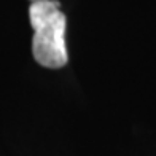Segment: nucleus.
I'll return each instance as SVG.
<instances>
[{
  "label": "nucleus",
  "instance_id": "obj_2",
  "mask_svg": "<svg viewBox=\"0 0 156 156\" xmlns=\"http://www.w3.org/2000/svg\"><path fill=\"white\" fill-rule=\"evenodd\" d=\"M34 2H37V0H34Z\"/></svg>",
  "mask_w": 156,
  "mask_h": 156
},
{
  "label": "nucleus",
  "instance_id": "obj_1",
  "mask_svg": "<svg viewBox=\"0 0 156 156\" xmlns=\"http://www.w3.org/2000/svg\"><path fill=\"white\" fill-rule=\"evenodd\" d=\"M56 0H37L29 8L30 24L35 30L32 40L34 58L40 66L59 69L67 64L66 16Z\"/></svg>",
  "mask_w": 156,
  "mask_h": 156
}]
</instances>
